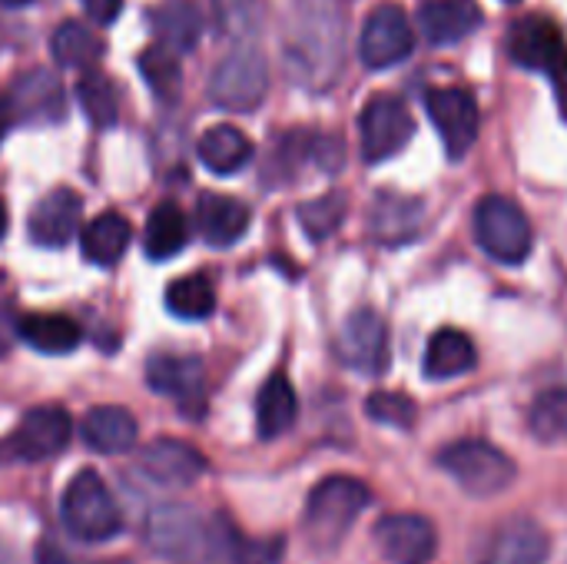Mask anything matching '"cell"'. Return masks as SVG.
<instances>
[{"label":"cell","mask_w":567,"mask_h":564,"mask_svg":"<svg viewBox=\"0 0 567 564\" xmlns=\"http://www.w3.org/2000/svg\"><path fill=\"white\" fill-rule=\"evenodd\" d=\"M133 229L126 223V216L120 213H100L96 219H90L80 233V249L83 259L93 266H116L123 259V253L130 249Z\"/></svg>","instance_id":"cell-28"},{"label":"cell","mask_w":567,"mask_h":564,"mask_svg":"<svg viewBox=\"0 0 567 564\" xmlns=\"http://www.w3.org/2000/svg\"><path fill=\"white\" fill-rule=\"evenodd\" d=\"M146 386L176 402H196L206 386V366L199 356L156 352L146 362Z\"/></svg>","instance_id":"cell-22"},{"label":"cell","mask_w":567,"mask_h":564,"mask_svg":"<svg viewBox=\"0 0 567 564\" xmlns=\"http://www.w3.org/2000/svg\"><path fill=\"white\" fill-rule=\"evenodd\" d=\"M475 362H478V352H475L472 336H465L462 329H439L429 339L422 369L432 382H442V379H458L472 372Z\"/></svg>","instance_id":"cell-26"},{"label":"cell","mask_w":567,"mask_h":564,"mask_svg":"<svg viewBox=\"0 0 567 564\" xmlns=\"http://www.w3.org/2000/svg\"><path fill=\"white\" fill-rule=\"evenodd\" d=\"M13 123V116H10V106H7V100H0V143H3V133H7V126Z\"/></svg>","instance_id":"cell-42"},{"label":"cell","mask_w":567,"mask_h":564,"mask_svg":"<svg viewBox=\"0 0 567 564\" xmlns=\"http://www.w3.org/2000/svg\"><path fill=\"white\" fill-rule=\"evenodd\" d=\"M425 110L445 143V153L452 160H462L475 140H478V123H482V113H478V100L472 90L465 86H442V90H432L425 96Z\"/></svg>","instance_id":"cell-11"},{"label":"cell","mask_w":567,"mask_h":564,"mask_svg":"<svg viewBox=\"0 0 567 564\" xmlns=\"http://www.w3.org/2000/svg\"><path fill=\"white\" fill-rule=\"evenodd\" d=\"M136 63H140V73H143V80H146V86L153 90V96H156V100L173 103V100L179 96L183 73H179V60H176V53H169L166 47H159V43H156V47L140 50Z\"/></svg>","instance_id":"cell-35"},{"label":"cell","mask_w":567,"mask_h":564,"mask_svg":"<svg viewBox=\"0 0 567 564\" xmlns=\"http://www.w3.org/2000/svg\"><path fill=\"white\" fill-rule=\"evenodd\" d=\"M209 519L189 512L186 505H163L146 522V542L163 558L176 562H199L203 542H206Z\"/></svg>","instance_id":"cell-12"},{"label":"cell","mask_w":567,"mask_h":564,"mask_svg":"<svg viewBox=\"0 0 567 564\" xmlns=\"http://www.w3.org/2000/svg\"><path fill=\"white\" fill-rule=\"evenodd\" d=\"M365 412L369 419L382 422V425H392V429H412L415 419H419V409L409 396L402 392H372L369 402H365Z\"/></svg>","instance_id":"cell-39"},{"label":"cell","mask_w":567,"mask_h":564,"mask_svg":"<svg viewBox=\"0 0 567 564\" xmlns=\"http://www.w3.org/2000/svg\"><path fill=\"white\" fill-rule=\"evenodd\" d=\"M20 339L33 346L43 356H66L80 346L83 332L73 319L66 316H50V312H30L20 319Z\"/></svg>","instance_id":"cell-31"},{"label":"cell","mask_w":567,"mask_h":564,"mask_svg":"<svg viewBox=\"0 0 567 564\" xmlns=\"http://www.w3.org/2000/svg\"><path fill=\"white\" fill-rule=\"evenodd\" d=\"M372 539L392 564H429L439 552V532L422 515H385Z\"/></svg>","instance_id":"cell-14"},{"label":"cell","mask_w":567,"mask_h":564,"mask_svg":"<svg viewBox=\"0 0 567 564\" xmlns=\"http://www.w3.org/2000/svg\"><path fill=\"white\" fill-rule=\"evenodd\" d=\"M3 233H7V206L0 199V239H3Z\"/></svg>","instance_id":"cell-44"},{"label":"cell","mask_w":567,"mask_h":564,"mask_svg":"<svg viewBox=\"0 0 567 564\" xmlns=\"http://www.w3.org/2000/svg\"><path fill=\"white\" fill-rule=\"evenodd\" d=\"M140 469L156 482L169 489H186L196 485L206 475V459L196 445L179 442V439H156L143 449Z\"/></svg>","instance_id":"cell-16"},{"label":"cell","mask_w":567,"mask_h":564,"mask_svg":"<svg viewBox=\"0 0 567 564\" xmlns=\"http://www.w3.org/2000/svg\"><path fill=\"white\" fill-rule=\"evenodd\" d=\"M150 27L159 47L169 53H189L203 37V10L196 0H163L150 10Z\"/></svg>","instance_id":"cell-24"},{"label":"cell","mask_w":567,"mask_h":564,"mask_svg":"<svg viewBox=\"0 0 567 564\" xmlns=\"http://www.w3.org/2000/svg\"><path fill=\"white\" fill-rule=\"evenodd\" d=\"M213 13H216V23L223 33L243 40V37H252L262 30L266 7H262V0H216Z\"/></svg>","instance_id":"cell-38"},{"label":"cell","mask_w":567,"mask_h":564,"mask_svg":"<svg viewBox=\"0 0 567 564\" xmlns=\"http://www.w3.org/2000/svg\"><path fill=\"white\" fill-rule=\"evenodd\" d=\"M299 416V402H296V389L289 386L286 376H272L266 379V386L259 389L256 399V429L262 439H279L292 429Z\"/></svg>","instance_id":"cell-29"},{"label":"cell","mask_w":567,"mask_h":564,"mask_svg":"<svg viewBox=\"0 0 567 564\" xmlns=\"http://www.w3.org/2000/svg\"><path fill=\"white\" fill-rule=\"evenodd\" d=\"M346 213H349V196L339 193V189H332V193H326L319 199L302 203L299 206V223L309 233V239L319 243V239H329L342 226Z\"/></svg>","instance_id":"cell-36"},{"label":"cell","mask_w":567,"mask_h":564,"mask_svg":"<svg viewBox=\"0 0 567 564\" xmlns=\"http://www.w3.org/2000/svg\"><path fill=\"white\" fill-rule=\"evenodd\" d=\"M419 27L429 43L455 47L482 27L478 0H425L419 7Z\"/></svg>","instance_id":"cell-21"},{"label":"cell","mask_w":567,"mask_h":564,"mask_svg":"<svg viewBox=\"0 0 567 564\" xmlns=\"http://www.w3.org/2000/svg\"><path fill=\"white\" fill-rule=\"evenodd\" d=\"M73 439V419L60 406L30 409L17 429L0 442V462H47L60 455Z\"/></svg>","instance_id":"cell-8"},{"label":"cell","mask_w":567,"mask_h":564,"mask_svg":"<svg viewBox=\"0 0 567 564\" xmlns=\"http://www.w3.org/2000/svg\"><path fill=\"white\" fill-rule=\"evenodd\" d=\"M359 136H362V160L385 163L409 146V140L415 136V120L399 96L379 93L359 113Z\"/></svg>","instance_id":"cell-9"},{"label":"cell","mask_w":567,"mask_h":564,"mask_svg":"<svg viewBox=\"0 0 567 564\" xmlns=\"http://www.w3.org/2000/svg\"><path fill=\"white\" fill-rule=\"evenodd\" d=\"M266 90H269V70H266V57L256 47H236L216 63L209 76V100L219 110H233V113L256 110Z\"/></svg>","instance_id":"cell-7"},{"label":"cell","mask_w":567,"mask_h":564,"mask_svg":"<svg viewBox=\"0 0 567 564\" xmlns=\"http://www.w3.org/2000/svg\"><path fill=\"white\" fill-rule=\"evenodd\" d=\"M203 166L216 176H233L239 173L249 160H252V140L239 130V126H229V123H219L213 130H206L199 136V146H196Z\"/></svg>","instance_id":"cell-27"},{"label":"cell","mask_w":567,"mask_h":564,"mask_svg":"<svg viewBox=\"0 0 567 564\" xmlns=\"http://www.w3.org/2000/svg\"><path fill=\"white\" fill-rule=\"evenodd\" d=\"M60 522L66 529L70 539L76 542H110L120 535L123 529V515L120 505L113 499V492L106 489V482L93 472L83 469L70 479V485L63 489L60 499Z\"/></svg>","instance_id":"cell-3"},{"label":"cell","mask_w":567,"mask_h":564,"mask_svg":"<svg viewBox=\"0 0 567 564\" xmlns=\"http://www.w3.org/2000/svg\"><path fill=\"white\" fill-rule=\"evenodd\" d=\"M0 3H3V7H27L30 0H0Z\"/></svg>","instance_id":"cell-45"},{"label":"cell","mask_w":567,"mask_h":564,"mask_svg":"<svg viewBox=\"0 0 567 564\" xmlns=\"http://www.w3.org/2000/svg\"><path fill=\"white\" fill-rule=\"evenodd\" d=\"M439 465L458 482L472 499H495L512 489L518 465L485 439H458L439 452Z\"/></svg>","instance_id":"cell-4"},{"label":"cell","mask_w":567,"mask_h":564,"mask_svg":"<svg viewBox=\"0 0 567 564\" xmlns=\"http://www.w3.org/2000/svg\"><path fill=\"white\" fill-rule=\"evenodd\" d=\"M80 435L93 452L120 455V452H130L136 442V419L123 406H96L83 416Z\"/></svg>","instance_id":"cell-25"},{"label":"cell","mask_w":567,"mask_h":564,"mask_svg":"<svg viewBox=\"0 0 567 564\" xmlns=\"http://www.w3.org/2000/svg\"><path fill=\"white\" fill-rule=\"evenodd\" d=\"M37 564H100V562H90V558H73V555H66L60 545H53L50 539H43V542L37 545Z\"/></svg>","instance_id":"cell-41"},{"label":"cell","mask_w":567,"mask_h":564,"mask_svg":"<svg viewBox=\"0 0 567 564\" xmlns=\"http://www.w3.org/2000/svg\"><path fill=\"white\" fill-rule=\"evenodd\" d=\"M10 116L13 120H27V123H56L66 113V100H63V83L53 70H30L23 73L10 96H7Z\"/></svg>","instance_id":"cell-17"},{"label":"cell","mask_w":567,"mask_h":564,"mask_svg":"<svg viewBox=\"0 0 567 564\" xmlns=\"http://www.w3.org/2000/svg\"><path fill=\"white\" fill-rule=\"evenodd\" d=\"M339 359L362 372L382 376L389 369V326L375 309H355L339 332Z\"/></svg>","instance_id":"cell-13"},{"label":"cell","mask_w":567,"mask_h":564,"mask_svg":"<svg viewBox=\"0 0 567 564\" xmlns=\"http://www.w3.org/2000/svg\"><path fill=\"white\" fill-rule=\"evenodd\" d=\"M475 239L482 253L492 256L495 263L518 266L528 259L535 233L525 209L515 199L492 193L475 206Z\"/></svg>","instance_id":"cell-6"},{"label":"cell","mask_w":567,"mask_h":564,"mask_svg":"<svg viewBox=\"0 0 567 564\" xmlns=\"http://www.w3.org/2000/svg\"><path fill=\"white\" fill-rule=\"evenodd\" d=\"M342 17L332 0H309L299 13V33L289 40V63L309 86H326L339 70Z\"/></svg>","instance_id":"cell-2"},{"label":"cell","mask_w":567,"mask_h":564,"mask_svg":"<svg viewBox=\"0 0 567 564\" xmlns=\"http://www.w3.org/2000/svg\"><path fill=\"white\" fill-rule=\"evenodd\" d=\"M425 206L415 196L402 193H379L369 209V233L382 246H405L422 233Z\"/></svg>","instance_id":"cell-20"},{"label":"cell","mask_w":567,"mask_h":564,"mask_svg":"<svg viewBox=\"0 0 567 564\" xmlns=\"http://www.w3.org/2000/svg\"><path fill=\"white\" fill-rule=\"evenodd\" d=\"M83 10H86V17H93L100 27H106V23H113V20L120 17L123 0H83Z\"/></svg>","instance_id":"cell-40"},{"label":"cell","mask_w":567,"mask_h":564,"mask_svg":"<svg viewBox=\"0 0 567 564\" xmlns=\"http://www.w3.org/2000/svg\"><path fill=\"white\" fill-rule=\"evenodd\" d=\"M50 53L60 66H76V70H90L100 63L103 57V40L80 20H66L53 30L50 37Z\"/></svg>","instance_id":"cell-32"},{"label":"cell","mask_w":567,"mask_h":564,"mask_svg":"<svg viewBox=\"0 0 567 564\" xmlns=\"http://www.w3.org/2000/svg\"><path fill=\"white\" fill-rule=\"evenodd\" d=\"M166 309L186 322H199L206 316H213L216 309V296L206 276H179L166 286Z\"/></svg>","instance_id":"cell-34"},{"label":"cell","mask_w":567,"mask_h":564,"mask_svg":"<svg viewBox=\"0 0 567 564\" xmlns=\"http://www.w3.org/2000/svg\"><path fill=\"white\" fill-rule=\"evenodd\" d=\"M186 239H189V226L183 209L176 203H159L146 219V233H143L146 256L153 263H166L186 249Z\"/></svg>","instance_id":"cell-30"},{"label":"cell","mask_w":567,"mask_h":564,"mask_svg":"<svg viewBox=\"0 0 567 564\" xmlns=\"http://www.w3.org/2000/svg\"><path fill=\"white\" fill-rule=\"evenodd\" d=\"M415 50V30L399 3H379L359 37V57L369 70H385L402 63Z\"/></svg>","instance_id":"cell-10"},{"label":"cell","mask_w":567,"mask_h":564,"mask_svg":"<svg viewBox=\"0 0 567 564\" xmlns=\"http://www.w3.org/2000/svg\"><path fill=\"white\" fill-rule=\"evenodd\" d=\"M76 100H80V106H83V113L90 116L93 126H100V130L116 126V120H120V93H116L110 76H103L96 70L83 73L80 83H76Z\"/></svg>","instance_id":"cell-33"},{"label":"cell","mask_w":567,"mask_h":564,"mask_svg":"<svg viewBox=\"0 0 567 564\" xmlns=\"http://www.w3.org/2000/svg\"><path fill=\"white\" fill-rule=\"evenodd\" d=\"M0 564H17L13 548H10V545H3V542H0Z\"/></svg>","instance_id":"cell-43"},{"label":"cell","mask_w":567,"mask_h":564,"mask_svg":"<svg viewBox=\"0 0 567 564\" xmlns=\"http://www.w3.org/2000/svg\"><path fill=\"white\" fill-rule=\"evenodd\" d=\"M508 53L515 63L535 70V73H548L567 120V47L558 23L542 13L522 17L508 30Z\"/></svg>","instance_id":"cell-5"},{"label":"cell","mask_w":567,"mask_h":564,"mask_svg":"<svg viewBox=\"0 0 567 564\" xmlns=\"http://www.w3.org/2000/svg\"><path fill=\"white\" fill-rule=\"evenodd\" d=\"M80 216H83V199L80 193L60 186V189H50L30 213V223H27V233L37 246L43 249H63L76 229H80Z\"/></svg>","instance_id":"cell-15"},{"label":"cell","mask_w":567,"mask_h":564,"mask_svg":"<svg viewBox=\"0 0 567 564\" xmlns=\"http://www.w3.org/2000/svg\"><path fill=\"white\" fill-rule=\"evenodd\" d=\"M249 219H252V209L236 196H223V193H203L199 196L196 223H199V233L209 246L226 249V246L239 243L249 229Z\"/></svg>","instance_id":"cell-23"},{"label":"cell","mask_w":567,"mask_h":564,"mask_svg":"<svg viewBox=\"0 0 567 564\" xmlns=\"http://www.w3.org/2000/svg\"><path fill=\"white\" fill-rule=\"evenodd\" d=\"M282 542H252L226 515H213L199 564H276Z\"/></svg>","instance_id":"cell-18"},{"label":"cell","mask_w":567,"mask_h":564,"mask_svg":"<svg viewBox=\"0 0 567 564\" xmlns=\"http://www.w3.org/2000/svg\"><path fill=\"white\" fill-rule=\"evenodd\" d=\"M548 555H551V539L538 522L508 519L492 532L482 564H545Z\"/></svg>","instance_id":"cell-19"},{"label":"cell","mask_w":567,"mask_h":564,"mask_svg":"<svg viewBox=\"0 0 567 564\" xmlns=\"http://www.w3.org/2000/svg\"><path fill=\"white\" fill-rule=\"evenodd\" d=\"M532 435L538 442H561L567 439V389H548L532 402L528 412Z\"/></svg>","instance_id":"cell-37"},{"label":"cell","mask_w":567,"mask_h":564,"mask_svg":"<svg viewBox=\"0 0 567 564\" xmlns=\"http://www.w3.org/2000/svg\"><path fill=\"white\" fill-rule=\"evenodd\" d=\"M369 489L365 482L352 479V475H329L322 479L306 502L302 512V529L306 539L316 552H336L346 535L352 532V525L359 522V515L369 505Z\"/></svg>","instance_id":"cell-1"}]
</instances>
